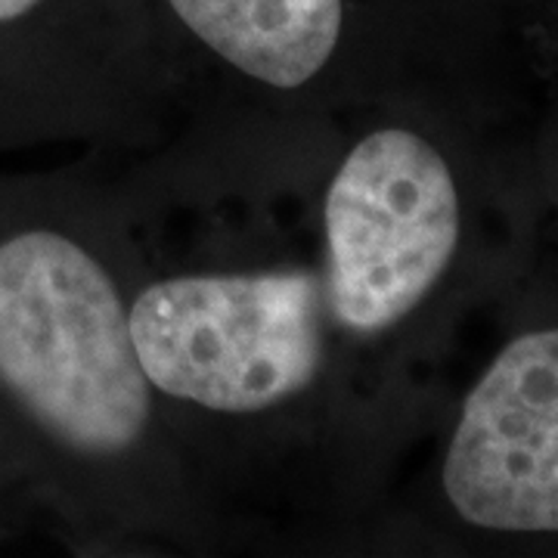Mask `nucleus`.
<instances>
[{
    "label": "nucleus",
    "mask_w": 558,
    "mask_h": 558,
    "mask_svg": "<svg viewBox=\"0 0 558 558\" xmlns=\"http://www.w3.org/2000/svg\"><path fill=\"white\" fill-rule=\"evenodd\" d=\"M0 381L81 453H121L149 422V379L119 292L60 233L0 245Z\"/></svg>",
    "instance_id": "f257e3e1"
},
{
    "label": "nucleus",
    "mask_w": 558,
    "mask_h": 558,
    "mask_svg": "<svg viewBox=\"0 0 558 558\" xmlns=\"http://www.w3.org/2000/svg\"><path fill=\"white\" fill-rule=\"evenodd\" d=\"M319 279L289 274L178 277L131 307L140 369L159 391L218 413L295 398L323 363Z\"/></svg>",
    "instance_id": "f03ea898"
},
{
    "label": "nucleus",
    "mask_w": 558,
    "mask_h": 558,
    "mask_svg": "<svg viewBox=\"0 0 558 558\" xmlns=\"http://www.w3.org/2000/svg\"><path fill=\"white\" fill-rule=\"evenodd\" d=\"M462 205L450 161L407 128H381L341 161L326 193L329 307L381 332L435 292L457 258Z\"/></svg>",
    "instance_id": "7ed1b4c3"
},
{
    "label": "nucleus",
    "mask_w": 558,
    "mask_h": 558,
    "mask_svg": "<svg viewBox=\"0 0 558 558\" xmlns=\"http://www.w3.org/2000/svg\"><path fill=\"white\" fill-rule=\"evenodd\" d=\"M440 481L472 527L558 534V323L515 336L481 373Z\"/></svg>",
    "instance_id": "20e7f679"
},
{
    "label": "nucleus",
    "mask_w": 558,
    "mask_h": 558,
    "mask_svg": "<svg viewBox=\"0 0 558 558\" xmlns=\"http://www.w3.org/2000/svg\"><path fill=\"white\" fill-rule=\"evenodd\" d=\"M220 60L279 90L311 81L339 47L348 0H168Z\"/></svg>",
    "instance_id": "39448f33"
},
{
    "label": "nucleus",
    "mask_w": 558,
    "mask_h": 558,
    "mask_svg": "<svg viewBox=\"0 0 558 558\" xmlns=\"http://www.w3.org/2000/svg\"><path fill=\"white\" fill-rule=\"evenodd\" d=\"M44 0H0V22L20 20L25 13H32Z\"/></svg>",
    "instance_id": "423d86ee"
}]
</instances>
